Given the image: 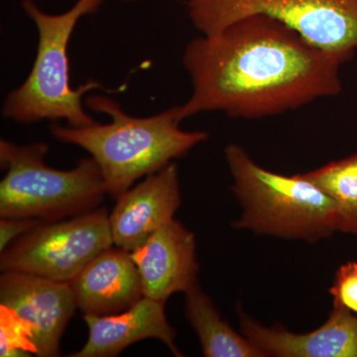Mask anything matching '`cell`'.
<instances>
[{
  "instance_id": "1",
  "label": "cell",
  "mask_w": 357,
  "mask_h": 357,
  "mask_svg": "<svg viewBox=\"0 0 357 357\" xmlns=\"http://www.w3.org/2000/svg\"><path fill=\"white\" fill-rule=\"evenodd\" d=\"M342 64L280 21L248 16L187 45L183 65L192 91L178 115L183 121L211 112L234 119L283 114L337 96Z\"/></svg>"
},
{
  "instance_id": "2",
  "label": "cell",
  "mask_w": 357,
  "mask_h": 357,
  "mask_svg": "<svg viewBox=\"0 0 357 357\" xmlns=\"http://www.w3.org/2000/svg\"><path fill=\"white\" fill-rule=\"evenodd\" d=\"M84 103L93 112L109 115V123L54 124L51 133L61 142L91 154L100 167L107 195L114 199L130 189L136 181L158 172L208 137L204 131L180 128L178 105L151 116L135 117L107 96H89Z\"/></svg>"
},
{
  "instance_id": "3",
  "label": "cell",
  "mask_w": 357,
  "mask_h": 357,
  "mask_svg": "<svg viewBox=\"0 0 357 357\" xmlns=\"http://www.w3.org/2000/svg\"><path fill=\"white\" fill-rule=\"evenodd\" d=\"M102 3L103 0H77L69 10L49 14L34 0H23V11L38 31V47L29 75L4 100L6 119L21 124L43 121H66L70 126L95 123L84 109V96L102 86L96 81L77 89L70 86L69 44L82 17L96 13Z\"/></svg>"
},
{
  "instance_id": "4",
  "label": "cell",
  "mask_w": 357,
  "mask_h": 357,
  "mask_svg": "<svg viewBox=\"0 0 357 357\" xmlns=\"http://www.w3.org/2000/svg\"><path fill=\"white\" fill-rule=\"evenodd\" d=\"M225 154L232 191L243 206L236 229L307 243L337 231L333 199L302 174L289 177L266 170L237 144L225 147Z\"/></svg>"
},
{
  "instance_id": "5",
  "label": "cell",
  "mask_w": 357,
  "mask_h": 357,
  "mask_svg": "<svg viewBox=\"0 0 357 357\" xmlns=\"http://www.w3.org/2000/svg\"><path fill=\"white\" fill-rule=\"evenodd\" d=\"M49 145L0 140V218L59 222L100 208L107 195L100 167L79 160L70 170L47 165Z\"/></svg>"
},
{
  "instance_id": "6",
  "label": "cell",
  "mask_w": 357,
  "mask_h": 357,
  "mask_svg": "<svg viewBox=\"0 0 357 357\" xmlns=\"http://www.w3.org/2000/svg\"><path fill=\"white\" fill-rule=\"evenodd\" d=\"M192 25L213 35L252 15L292 28L342 63L357 53V0H185Z\"/></svg>"
},
{
  "instance_id": "7",
  "label": "cell",
  "mask_w": 357,
  "mask_h": 357,
  "mask_svg": "<svg viewBox=\"0 0 357 357\" xmlns=\"http://www.w3.org/2000/svg\"><path fill=\"white\" fill-rule=\"evenodd\" d=\"M114 245L107 208L42 222L1 252L0 269L69 283L96 256Z\"/></svg>"
},
{
  "instance_id": "8",
  "label": "cell",
  "mask_w": 357,
  "mask_h": 357,
  "mask_svg": "<svg viewBox=\"0 0 357 357\" xmlns=\"http://www.w3.org/2000/svg\"><path fill=\"white\" fill-rule=\"evenodd\" d=\"M0 305L13 310L33 328L36 356H60L61 338L77 309L69 283L20 271L0 276Z\"/></svg>"
},
{
  "instance_id": "9",
  "label": "cell",
  "mask_w": 357,
  "mask_h": 357,
  "mask_svg": "<svg viewBox=\"0 0 357 357\" xmlns=\"http://www.w3.org/2000/svg\"><path fill=\"white\" fill-rule=\"evenodd\" d=\"M109 213L114 245L129 252L174 220L181 204L176 164H169L122 192Z\"/></svg>"
},
{
  "instance_id": "10",
  "label": "cell",
  "mask_w": 357,
  "mask_h": 357,
  "mask_svg": "<svg viewBox=\"0 0 357 357\" xmlns=\"http://www.w3.org/2000/svg\"><path fill=\"white\" fill-rule=\"evenodd\" d=\"M145 297L165 303L198 283L195 234L173 220L131 251Z\"/></svg>"
},
{
  "instance_id": "11",
  "label": "cell",
  "mask_w": 357,
  "mask_h": 357,
  "mask_svg": "<svg viewBox=\"0 0 357 357\" xmlns=\"http://www.w3.org/2000/svg\"><path fill=\"white\" fill-rule=\"evenodd\" d=\"M241 333L265 354L279 357H357V316L333 306L323 326L306 333L264 326L239 311Z\"/></svg>"
},
{
  "instance_id": "12",
  "label": "cell",
  "mask_w": 357,
  "mask_h": 357,
  "mask_svg": "<svg viewBox=\"0 0 357 357\" xmlns=\"http://www.w3.org/2000/svg\"><path fill=\"white\" fill-rule=\"evenodd\" d=\"M69 284L77 307L91 316L119 314L144 297L131 253L115 245L96 256Z\"/></svg>"
},
{
  "instance_id": "13",
  "label": "cell",
  "mask_w": 357,
  "mask_h": 357,
  "mask_svg": "<svg viewBox=\"0 0 357 357\" xmlns=\"http://www.w3.org/2000/svg\"><path fill=\"white\" fill-rule=\"evenodd\" d=\"M89 337L74 357H114L140 340L154 338L163 342L176 356V332L165 314V303L143 297L134 306L110 316L84 314Z\"/></svg>"
},
{
  "instance_id": "14",
  "label": "cell",
  "mask_w": 357,
  "mask_h": 357,
  "mask_svg": "<svg viewBox=\"0 0 357 357\" xmlns=\"http://www.w3.org/2000/svg\"><path fill=\"white\" fill-rule=\"evenodd\" d=\"M185 295V316L198 335L206 357H263L259 349L245 335L237 333L218 311L211 298L192 286Z\"/></svg>"
},
{
  "instance_id": "15",
  "label": "cell",
  "mask_w": 357,
  "mask_h": 357,
  "mask_svg": "<svg viewBox=\"0 0 357 357\" xmlns=\"http://www.w3.org/2000/svg\"><path fill=\"white\" fill-rule=\"evenodd\" d=\"M302 175L333 199L337 231L357 236V153Z\"/></svg>"
},
{
  "instance_id": "16",
  "label": "cell",
  "mask_w": 357,
  "mask_h": 357,
  "mask_svg": "<svg viewBox=\"0 0 357 357\" xmlns=\"http://www.w3.org/2000/svg\"><path fill=\"white\" fill-rule=\"evenodd\" d=\"M36 354L33 328L13 310L0 305V356H29Z\"/></svg>"
},
{
  "instance_id": "17",
  "label": "cell",
  "mask_w": 357,
  "mask_h": 357,
  "mask_svg": "<svg viewBox=\"0 0 357 357\" xmlns=\"http://www.w3.org/2000/svg\"><path fill=\"white\" fill-rule=\"evenodd\" d=\"M330 293L333 306L344 307L357 316V262H347L338 268Z\"/></svg>"
},
{
  "instance_id": "18",
  "label": "cell",
  "mask_w": 357,
  "mask_h": 357,
  "mask_svg": "<svg viewBox=\"0 0 357 357\" xmlns=\"http://www.w3.org/2000/svg\"><path fill=\"white\" fill-rule=\"evenodd\" d=\"M41 220H30V218H1L0 220V252L4 250L14 241L29 232L40 223Z\"/></svg>"
},
{
  "instance_id": "19",
  "label": "cell",
  "mask_w": 357,
  "mask_h": 357,
  "mask_svg": "<svg viewBox=\"0 0 357 357\" xmlns=\"http://www.w3.org/2000/svg\"><path fill=\"white\" fill-rule=\"evenodd\" d=\"M123 1H133V0H123Z\"/></svg>"
}]
</instances>
